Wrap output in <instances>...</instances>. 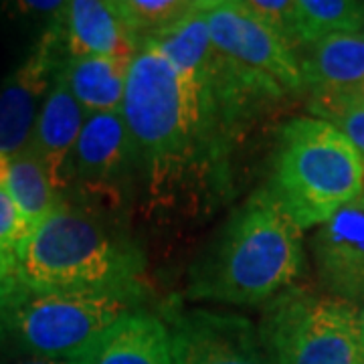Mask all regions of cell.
<instances>
[{"label":"cell","instance_id":"cell-21","mask_svg":"<svg viewBox=\"0 0 364 364\" xmlns=\"http://www.w3.org/2000/svg\"><path fill=\"white\" fill-rule=\"evenodd\" d=\"M28 227L9 193L0 188V296L16 286Z\"/></svg>","mask_w":364,"mask_h":364},{"label":"cell","instance_id":"cell-16","mask_svg":"<svg viewBox=\"0 0 364 364\" xmlns=\"http://www.w3.org/2000/svg\"><path fill=\"white\" fill-rule=\"evenodd\" d=\"M130 63V59L97 55L67 59L63 77L87 117L122 109Z\"/></svg>","mask_w":364,"mask_h":364},{"label":"cell","instance_id":"cell-8","mask_svg":"<svg viewBox=\"0 0 364 364\" xmlns=\"http://www.w3.org/2000/svg\"><path fill=\"white\" fill-rule=\"evenodd\" d=\"M65 9L55 14L39 43L0 87V152L4 156L14 158L26 150L45 100L69 59Z\"/></svg>","mask_w":364,"mask_h":364},{"label":"cell","instance_id":"cell-24","mask_svg":"<svg viewBox=\"0 0 364 364\" xmlns=\"http://www.w3.org/2000/svg\"><path fill=\"white\" fill-rule=\"evenodd\" d=\"M9 170H11V158L4 156V154L0 152V188H4V184H6Z\"/></svg>","mask_w":364,"mask_h":364},{"label":"cell","instance_id":"cell-23","mask_svg":"<svg viewBox=\"0 0 364 364\" xmlns=\"http://www.w3.org/2000/svg\"><path fill=\"white\" fill-rule=\"evenodd\" d=\"M0 364H73L63 358H41V356H14V354H0Z\"/></svg>","mask_w":364,"mask_h":364},{"label":"cell","instance_id":"cell-10","mask_svg":"<svg viewBox=\"0 0 364 364\" xmlns=\"http://www.w3.org/2000/svg\"><path fill=\"white\" fill-rule=\"evenodd\" d=\"M318 284L330 298L364 306V193L312 237Z\"/></svg>","mask_w":364,"mask_h":364},{"label":"cell","instance_id":"cell-12","mask_svg":"<svg viewBox=\"0 0 364 364\" xmlns=\"http://www.w3.org/2000/svg\"><path fill=\"white\" fill-rule=\"evenodd\" d=\"M87 114L67 85L63 69L41 109L26 150L43 164L57 193L69 182V160L85 126Z\"/></svg>","mask_w":364,"mask_h":364},{"label":"cell","instance_id":"cell-15","mask_svg":"<svg viewBox=\"0 0 364 364\" xmlns=\"http://www.w3.org/2000/svg\"><path fill=\"white\" fill-rule=\"evenodd\" d=\"M299 63L304 87L312 95L360 91L364 85V31L340 33L314 43Z\"/></svg>","mask_w":364,"mask_h":364},{"label":"cell","instance_id":"cell-14","mask_svg":"<svg viewBox=\"0 0 364 364\" xmlns=\"http://www.w3.org/2000/svg\"><path fill=\"white\" fill-rule=\"evenodd\" d=\"M65 41L69 57L134 59L138 43L132 37L116 0H71L65 9Z\"/></svg>","mask_w":364,"mask_h":364},{"label":"cell","instance_id":"cell-18","mask_svg":"<svg viewBox=\"0 0 364 364\" xmlns=\"http://www.w3.org/2000/svg\"><path fill=\"white\" fill-rule=\"evenodd\" d=\"M364 2L358 0H296L299 47L340 33H363Z\"/></svg>","mask_w":364,"mask_h":364},{"label":"cell","instance_id":"cell-20","mask_svg":"<svg viewBox=\"0 0 364 364\" xmlns=\"http://www.w3.org/2000/svg\"><path fill=\"white\" fill-rule=\"evenodd\" d=\"M310 109L314 117L336 126L364 160V97L360 91L314 95Z\"/></svg>","mask_w":364,"mask_h":364},{"label":"cell","instance_id":"cell-17","mask_svg":"<svg viewBox=\"0 0 364 364\" xmlns=\"http://www.w3.org/2000/svg\"><path fill=\"white\" fill-rule=\"evenodd\" d=\"M4 191L9 193L18 215L28 227V233L61 203L47 170L28 150L11 158V170Z\"/></svg>","mask_w":364,"mask_h":364},{"label":"cell","instance_id":"cell-22","mask_svg":"<svg viewBox=\"0 0 364 364\" xmlns=\"http://www.w3.org/2000/svg\"><path fill=\"white\" fill-rule=\"evenodd\" d=\"M241 4L265 25L275 37L291 47H299L296 35V0H241Z\"/></svg>","mask_w":364,"mask_h":364},{"label":"cell","instance_id":"cell-7","mask_svg":"<svg viewBox=\"0 0 364 364\" xmlns=\"http://www.w3.org/2000/svg\"><path fill=\"white\" fill-rule=\"evenodd\" d=\"M203 11L213 45L275 100L306 90L296 51L261 25L241 0H205Z\"/></svg>","mask_w":364,"mask_h":364},{"label":"cell","instance_id":"cell-11","mask_svg":"<svg viewBox=\"0 0 364 364\" xmlns=\"http://www.w3.org/2000/svg\"><path fill=\"white\" fill-rule=\"evenodd\" d=\"M132 170H140V164L122 109L87 117L69 160V178L114 186Z\"/></svg>","mask_w":364,"mask_h":364},{"label":"cell","instance_id":"cell-4","mask_svg":"<svg viewBox=\"0 0 364 364\" xmlns=\"http://www.w3.org/2000/svg\"><path fill=\"white\" fill-rule=\"evenodd\" d=\"M301 231L330 221L364 193V160L342 132L318 117L282 126L265 186Z\"/></svg>","mask_w":364,"mask_h":364},{"label":"cell","instance_id":"cell-25","mask_svg":"<svg viewBox=\"0 0 364 364\" xmlns=\"http://www.w3.org/2000/svg\"><path fill=\"white\" fill-rule=\"evenodd\" d=\"M360 334H363V344H364V310H360Z\"/></svg>","mask_w":364,"mask_h":364},{"label":"cell","instance_id":"cell-5","mask_svg":"<svg viewBox=\"0 0 364 364\" xmlns=\"http://www.w3.org/2000/svg\"><path fill=\"white\" fill-rule=\"evenodd\" d=\"M142 299L144 287L65 294L13 286L0 296V354L71 360Z\"/></svg>","mask_w":364,"mask_h":364},{"label":"cell","instance_id":"cell-9","mask_svg":"<svg viewBox=\"0 0 364 364\" xmlns=\"http://www.w3.org/2000/svg\"><path fill=\"white\" fill-rule=\"evenodd\" d=\"M174 364H272L259 330L245 316L186 310L170 301L162 308Z\"/></svg>","mask_w":364,"mask_h":364},{"label":"cell","instance_id":"cell-19","mask_svg":"<svg viewBox=\"0 0 364 364\" xmlns=\"http://www.w3.org/2000/svg\"><path fill=\"white\" fill-rule=\"evenodd\" d=\"M193 6L195 0H116V9L138 43V49L142 41L181 21Z\"/></svg>","mask_w":364,"mask_h":364},{"label":"cell","instance_id":"cell-1","mask_svg":"<svg viewBox=\"0 0 364 364\" xmlns=\"http://www.w3.org/2000/svg\"><path fill=\"white\" fill-rule=\"evenodd\" d=\"M122 116L158 203L191 196L210 205L227 193L241 128L223 109L213 79L186 77L142 45L130 63Z\"/></svg>","mask_w":364,"mask_h":364},{"label":"cell","instance_id":"cell-13","mask_svg":"<svg viewBox=\"0 0 364 364\" xmlns=\"http://www.w3.org/2000/svg\"><path fill=\"white\" fill-rule=\"evenodd\" d=\"M73 364H174L168 328L152 314L132 312L105 328Z\"/></svg>","mask_w":364,"mask_h":364},{"label":"cell","instance_id":"cell-3","mask_svg":"<svg viewBox=\"0 0 364 364\" xmlns=\"http://www.w3.org/2000/svg\"><path fill=\"white\" fill-rule=\"evenodd\" d=\"M144 255L93 215L59 203L28 233L16 286L35 291L142 287Z\"/></svg>","mask_w":364,"mask_h":364},{"label":"cell","instance_id":"cell-6","mask_svg":"<svg viewBox=\"0 0 364 364\" xmlns=\"http://www.w3.org/2000/svg\"><path fill=\"white\" fill-rule=\"evenodd\" d=\"M259 338L272 364H364L360 310L291 286L265 304Z\"/></svg>","mask_w":364,"mask_h":364},{"label":"cell","instance_id":"cell-2","mask_svg":"<svg viewBox=\"0 0 364 364\" xmlns=\"http://www.w3.org/2000/svg\"><path fill=\"white\" fill-rule=\"evenodd\" d=\"M304 231L267 188L229 215L188 273L195 301L265 306L304 272Z\"/></svg>","mask_w":364,"mask_h":364}]
</instances>
